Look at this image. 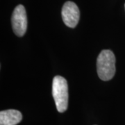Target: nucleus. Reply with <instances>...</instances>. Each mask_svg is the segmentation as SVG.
<instances>
[{
	"instance_id": "6",
	"label": "nucleus",
	"mask_w": 125,
	"mask_h": 125,
	"mask_svg": "<svg viewBox=\"0 0 125 125\" xmlns=\"http://www.w3.org/2000/svg\"></svg>"
},
{
	"instance_id": "5",
	"label": "nucleus",
	"mask_w": 125,
	"mask_h": 125,
	"mask_svg": "<svg viewBox=\"0 0 125 125\" xmlns=\"http://www.w3.org/2000/svg\"><path fill=\"white\" fill-rule=\"evenodd\" d=\"M22 119V115L18 110L9 109L0 112V125H16Z\"/></svg>"
},
{
	"instance_id": "3",
	"label": "nucleus",
	"mask_w": 125,
	"mask_h": 125,
	"mask_svg": "<svg viewBox=\"0 0 125 125\" xmlns=\"http://www.w3.org/2000/svg\"><path fill=\"white\" fill-rule=\"evenodd\" d=\"M13 32L19 37L23 36L27 28V17L26 10L22 5H18L14 9L11 18Z\"/></svg>"
},
{
	"instance_id": "4",
	"label": "nucleus",
	"mask_w": 125,
	"mask_h": 125,
	"mask_svg": "<svg viewBox=\"0 0 125 125\" xmlns=\"http://www.w3.org/2000/svg\"><path fill=\"white\" fill-rule=\"evenodd\" d=\"M80 12L78 6L72 1L65 2L62 9V18L65 24L70 28H74L79 21Z\"/></svg>"
},
{
	"instance_id": "1",
	"label": "nucleus",
	"mask_w": 125,
	"mask_h": 125,
	"mask_svg": "<svg viewBox=\"0 0 125 125\" xmlns=\"http://www.w3.org/2000/svg\"><path fill=\"white\" fill-rule=\"evenodd\" d=\"M97 71L99 77L103 81H109L115 73V57L113 52L103 50L97 59Z\"/></svg>"
},
{
	"instance_id": "2",
	"label": "nucleus",
	"mask_w": 125,
	"mask_h": 125,
	"mask_svg": "<svg viewBox=\"0 0 125 125\" xmlns=\"http://www.w3.org/2000/svg\"><path fill=\"white\" fill-rule=\"evenodd\" d=\"M52 95L57 111L65 112L68 106V85L66 79L62 76H56L52 83Z\"/></svg>"
}]
</instances>
